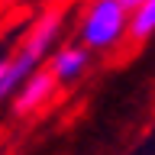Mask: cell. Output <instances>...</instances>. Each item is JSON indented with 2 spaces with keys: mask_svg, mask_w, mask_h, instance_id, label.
<instances>
[{
  "mask_svg": "<svg viewBox=\"0 0 155 155\" xmlns=\"http://www.w3.org/2000/svg\"><path fill=\"white\" fill-rule=\"evenodd\" d=\"M61 36H65V13H61V10H45L42 16H36V23L29 26L23 42L7 55L3 81H0L3 104L13 97V91H16L32 71H39V68L45 65V58L52 55V48L61 42Z\"/></svg>",
  "mask_w": 155,
  "mask_h": 155,
  "instance_id": "obj_1",
  "label": "cell"
},
{
  "mask_svg": "<svg viewBox=\"0 0 155 155\" xmlns=\"http://www.w3.org/2000/svg\"><path fill=\"white\" fill-rule=\"evenodd\" d=\"M55 94H58L55 78L48 74L45 68H39V71H32V74L13 91V97H10V110H13V116H19V120L36 116L39 110H45V107L55 100Z\"/></svg>",
  "mask_w": 155,
  "mask_h": 155,
  "instance_id": "obj_3",
  "label": "cell"
},
{
  "mask_svg": "<svg viewBox=\"0 0 155 155\" xmlns=\"http://www.w3.org/2000/svg\"><path fill=\"white\" fill-rule=\"evenodd\" d=\"M13 3H23V0H0V7H13Z\"/></svg>",
  "mask_w": 155,
  "mask_h": 155,
  "instance_id": "obj_8",
  "label": "cell"
},
{
  "mask_svg": "<svg viewBox=\"0 0 155 155\" xmlns=\"http://www.w3.org/2000/svg\"><path fill=\"white\" fill-rule=\"evenodd\" d=\"M129 10L120 0H91L78 23V42L91 52H113L126 39Z\"/></svg>",
  "mask_w": 155,
  "mask_h": 155,
  "instance_id": "obj_2",
  "label": "cell"
},
{
  "mask_svg": "<svg viewBox=\"0 0 155 155\" xmlns=\"http://www.w3.org/2000/svg\"><path fill=\"white\" fill-rule=\"evenodd\" d=\"M91 61H94V52L91 48H84L81 42H58L55 48H52V55L45 58V71L52 78H55V84H74L78 78L84 74L87 68H91Z\"/></svg>",
  "mask_w": 155,
  "mask_h": 155,
  "instance_id": "obj_4",
  "label": "cell"
},
{
  "mask_svg": "<svg viewBox=\"0 0 155 155\" xmlns=\"http://www.w3.org/2000/svg\"><path fill=\"white\" fill-rule=\"evenodd\" d=\"M149 36H155V0H142L129 10L126 19V39L133 42H145Z\"/></svg>",
  "mask_w": 155,
  "mask_h": 155,
  "instance_id": "obj_5",
  "label": "cell"
},
{
  "mask_svg": "<svg viewBox=\"0 0 155 155\" xmlns=\"http://www.w3.org/2000/svg\"><path fill=\"white\" fill-rule=\"evenodd\" d=\"M120 3H123V7H126V10H133V7H136V3H142V0H120Z\"/></svg>",
  "mask_w": 155,
  "mask_h": 155,
  "instance_id": "obj_7",
  "label": "cell"
},
{
  "mask_svg": "<svg viewBox=\"0 0 155 155\" xmlns=\"http://www.w3.org/2000/svg\"><path fill=\"white\" fill-rule=\"evenodd\" d=\"M3 65H7V55H0V81H3ZM0 104H3V97H0Z\"/></svg>",
  "mask_w": 155,
  "mask_h": 155,
  "instance_id": "obj_6",
  "label": "cell"
}]
</instances>
